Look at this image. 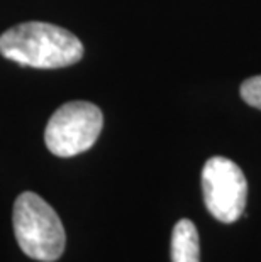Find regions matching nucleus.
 Returning <instances> with one entry per match:
<instances>
[{
  "instance_id": "3",
  "label": "nucleus",
  "mask_w": 261,
  "mask_h": 262,
  "mask_svg": "<svg viewBox=\"0 0 261 262\" xmlns=\"http://www.w3.org/2000/svg\"><path fill=\"white\" fill-rule=\"evenodd\" d=\"M104 127V115L90 102H68L51 115L44 142L49 152L58 158H73L97 142Z\"/></svg>"
},
{
  "instance_id": "4",
  "label": "nucleus",
  "mask_w": 261,
  "mask_h": 262,
  "mask_svg": "<svg viewBox=\"0 0 261 262\" xmlns=\"http://www.w3.org/2000/svg\"><path fill=\"white\" fill-rule=\"evenodd\" d=\"M204 202L209 213L222 224L239 220L246 208L248 181L234 161L214 156L202 169Z\"/></svg>"
},
{
  "instance_id": "1",
  "label": "nucleus",
  "mask_w": 261,
  "mask_h": 262,
  "mask_svg": "<svg viewBox=\"0 0 261 262\" xmlns=\"http://www.w3.org/2000/svg\"><path fill=\"white\" fill-rule=\"evenodd\" d=\"M0 54L21 66L56 70L83 58V44L75 34L48 22H22L0 36Z\"/></svg>"
},
{
  "instance_id": "6",
  "label": "nucleus",
  "mask_w": 261,
  "mask_h": 262,
  "mask_svg": "<svg viewBox=\"0 0 261 262\" xmlns=\"http://www.w3.org/2000/svg\"><path fill=\"white\" fill-rule=\"evenodd\" d=\"M241 97L248 105L261 110V75L248 78L241 85Z\"/></svg>"
},
{
  "instance_id": "5",
  "label": "nucleus",
  "mask_w": 261,
  "mask_h": 262,
  "mask_svg": "<svg viewBox=\"0 0 261 262\" xmlns=\"http://www.w3.org/2000/svg\"><path fill=\"white\" fill-rule=\"evenodd\" d=\"M171 260L200 262V241L197 227L192 220L182 219L171 233Z\"/></svg>"
},
{
  "instance_id": "2",
  "label": "nucleus",
  "mask_w": 261,
  "mask_h": 262,
  "mask_svg": "<svg viewBox=\"0 0 261 262\" xmlns=\"http://www.w3.org/2000/svg\"><path fill=\"white\" fill-rule=\"evenodd\" d=\"M14 233L21 250L27 257L54 262L66 245L65 227L59 216L39 194L24 191L14 203Z\"/></svg>"
}]
</instances>
